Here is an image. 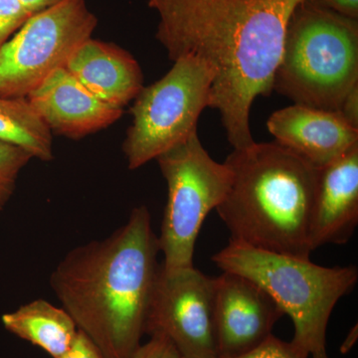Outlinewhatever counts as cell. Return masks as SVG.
<instances>
[{
  "label": "cell",
  "instance_id": "6da1fadb",
  "mask_svg": "<svg viewBox=\"0 0 358 358\" xmlns=\"http://www.w3.org/2000/svg\"><path fill=\"white\" fill-rule=\"evenodd\" d=\"M157 11L155 38L173 62L192 55L214 71L210 108L218 110L233 150L256 143L250 114L270 96L287 26L305 0H147Z\"/></svg>",
  "mask_w": 358,
  "mask_h": 358
},
{
  "label": "cell",
  "instance_id": "7a4b0ae2",
  "mask_svg": "<svg viewBox=\"0 0 358 358\" xmlns=\"http://www.w3.org/2000/svg\"><path fill=\"white\" fill-rule=\"evenodd\" d=\"M147 206L134 207L109 237L68 252L50 275L61 307L106 358H133L160 265Z\"/></svg>",
  "mask_w": 358,
  "mask_h": 358
},
{
  "label": "cell",
  "instance_id": "3957f363",
  "mask_svg": "<svg viewBox=\"0 0 358 358\" xmlns=\"http://www.w3.org/2000/svg\"><path fill=\"white\" fill-rule=\"evenodd\" d=\"M229 192L215 209L231 241L310 258L308 226L319 169L275 141L233 150Z\"/></svg>",
  "mask_w": 358,
  "mask_h": 358
},
{
  "label": "cell",
  "instance_id": "277c9868",
  "mask_svg": "<svg viewBox=\"0 0 358 358\" xmlns=\"http://www.w3.org/2000/svg\"><path fill=\"white\" fill-rule=\"evenodd\" d=\"M222 272L258 285L294 322L292 343L303 355L327 352V329L334 307L358 281L355 266L324 267L310 258L275 253L229 241L212 256Z\"/></svg>",
  "mask_w": 358,
  "mask_h": 358
},
{
  "label": "cell",
  "instance_id": "5b68a950",
  "mask_svg": "<svg viewBox=\"0 0 358 358\" xmlns=\"http://www.w3.org/2000/svg\"><path fill=\"white\" fill-rule=\"evenodd\" d=\"M358 84V20L305 0L285 35L273 92L294 103L338 112Z\"/></svg>",
  "mask_w": 358,
  "mask_h": 358
},
{
  "label": "cell",
  "instance_id": "8992f818",
  "mask_svg": "<svg viewBox=\"0 0 358 358\" xmlns=\"http://www.w3.org/2000/svg\"><path fill=\"white\" fill-rule=\"evenodd\" d=\"M167 185L159 237L162 267L194 266L195 245L205 218L222 203L232 185L230 167L212 159L194 131L157 159Z\"/></svg>",
  "mask_w": 358,
  "mask_h": 358
},
{
  "label": "cell",
  "instance_id": "52a82bcc",
  "mask_svg": "<svg viewBox=\"0 0 358 358\" xmlns=\"http://www.w3.org/2000/svg\"><path fill=\"white\" fill-rule=\"evenodd\" d=\"M214 77L205 61L187 55L174 61L159 81L143 86L134 100L133 124L122 145L129 169L157 159L197 131L200 115L210 108Z\"/></svg>",
  "mask_w": 358,
  "mask_h": 358
},
{
  "label": "cell",
  "instance_id": "ba28073f",
  "mask_svg": "<svg viewBox=\"0 0 358 358\" xmlns=\"http://www.w3.org/2000/svg\"><path fill=\"white\" fill-rule=\"evenodd\" d=\"M96 25L85 0H62L34 14L0 47V96L26 98L53 71L65 67Z\"/></svg>",
  "mask_w": 358,
  "mask_h": 358
},
{
  "label": "cell",
  "instance_id": "9c48e42d",
  "mask_svg": "<svg viewBox=\"0 0 358 358\" xmlns=\"http://www.w3.org/2000/svg\"><path fill=\"white\" fill-rule=\"evenodd\" d=\"M145 334L171 341L179 358H217L214 278L192 267L160 265Z\"/></svg>",
  "mask_w": 358,
  "mask_h": 358
},
{
  "label": "cell",
  "instance_id": "30bf717a",
  "mask_svg": "<svg viewBox=\"0 0 358 358\" xmlns=\"http://www.w3.org/2000/svg\"><path fill=\"white\" fill-rule=\"evenodd\" d=\"M284 315L263 289L243 275L223 272L214 278L217 358L239 357L260 345Z\"/></svg>",
  "mask_w": 358,
  "mask_h": 358
},
{
  "label": "cell",
  "instance_id": "8fae6325",
  "mask_svg": "<svg viewBox=\"0 0 358 358\" xmlns=\"http://www.w3.org/2000/svg\"><path fill=\"white\" fill-rule=\"evenodd\" d=\"M26 98L52 133L70 138L108 128L124 113L96 98L65 67L53 71Z\"/></svg>",
  "mask_w": 358,
  "mask_h": 358
},
{
  "label": "cell",
  "instance_id": "7c38bea8",
  "mask_svg": "<svg viewBox=\"0 0 358 358\" xmlns=\"http://www.w3.org/2000/svg\"><path fill=\"white\" fill-rule=\"evenodd\" d=\"M267 127L275 143L317 169L358 145V129L350 126L341 113L298 103L275 110Z\"/></svg>",
  "mask_w": 358,
  "mask_h": 358
},
{
  "label": "cell",
  "instance_id": "4fadbf2b",
  "mask_svg": "<svg viewBox=\"0 0 358 358\" xmlns=\"http://www.w3.org/2000/svg\"><path fill=\"white\" fill-rule=\"evenodd\" d=\"M358 224V145L317 173L308 244L348 243Z\"/></svg>",
  "mask_w": 358,
  "mask_h": 358
},
{
  "label": "cell",
  "instance_id": "5bb4252c",
  "mask_svg": "<svg viewBox=\"0 0 358 358\" xmlns=\"http://www.w3.org/2000/svg\"><path fill=\"white\" fill-rule=\"evenodd\" d=\"M65 68L96 98L121 109L143 88L138 61L114 43L86 40L73 52Z\"/></svg>",
  "mask_w": 358,
  "mask_h": 358
},
{
  "label": "cell",
  "instance_id": "9a60e30c",
  "mask_svg": "<svg viewBox=\"0 0 358 358\" xmlns=\"http://www.w3.org/2000/svg\"><path fill=\"white\" fill-rule=\"evenodd\" d=\"M9 333L38 346L52 358H60L74 343L79 329L62 307L39 299L29 301L1 317Z\"/></svg>",
  "mask_w": 358,
  "mask_h": 358
},
{
  "label": "cell",
  "instance_id": "2e32d148",
  "mask_svg": "<svg viewBox=\"0 0 358 358\" xmlns=\"http://www.w3.org/2000/svg\"><path fill=\"white\" fill-rule=\"evenodd\" d=\"M0 141L22 148L42 162L54 157L52 131L27 98L0 96Z\"/></svg>",
  "mask_w": 358,
  "mask_h": 358
},
{
  "label": "cell",
  "instance_id": "e0dca14e",
  "mask_svg": "<svg viewBox=\"0 0 358 358\" xmlns=\"http://www.w3.org/2000/svg\"><path fill=\"white\" fill-rule=\"evenodd\" d=\"M32 159L22 148L0 141V213L13 197L21 171Z\"/></svg>",
  "mask_w": 358,
  "mask_h": 358
},
{
  "label": "cell",
  "instance_id": "ac0fdd59",
  "mask_svg": "<svg viewBox=\"0 0 358 358\" xmlns=\"http://www.w3.org/2000/svg\"><path fill=\"white\" fill-rule=\"evenodd\" d=\"M32 16L20 0H0V47Z\"/></svg>",
  "mask_w": 358,
  "mask_h": 358
},
{
  "label": "cell",
  "instance_id": "d6986e66",
  "mask_svg": "<svg viewBox=\"0 0 358 358\" xmlns=\"http://www.w3.org/2000/svg\"><path fill=\"white\" fill-rule=\"evenodd\" d=\"M233 358H308L303 355L292 343L268 336L260 345L250 352Z\"/></svg>",
  "mask_w": 358,
  "mask_h": 358
},
{
  "label": "cell",
  "instance_id": "ffe728a7",
  "mask_svg": "<svg viewBox=\"0 0 358 358\" xmlns=\"http://www.w3.org/2000/svg\"><path fill=\"white\" fill-rule=\"evenodd\" d=\"M133 358H179L171 341L162 336H150L145 345H141Z\"/></svg>",
  "mask_w": 358,
  "mask_h": 358
},
{
  "label": "cell",
  "instance_id": "44dd1931",
  "mask_svg": "<svg viewBox=\"0 0 358 358\" xmlns=\"http://www.w3.org/2000/svg\"><path fill=\"white\" fill-rule=\"evenodd\" d=\"M60 358H106L93 343L79 331L74 343Z\"/></svg>",
  "mask_w": 358,
  "mask_h": 358
},
{
  "label": "cell",
  "instance_id": "7402d4cb",
  "mask_svg": "<svg viewBox=\"0 0 358 358\" xmlns=\"http://www.w3.org/2000/svg\"><path fill=\"white\" fill-rule=\"evenodd\" d=\"M338 112L350 126L358 129V84L346 94Z\"/></svg>",
  "mask_w": 358,
  "mask_h": 358
},
{
  "label": "cell",
  "instance_id": "603a6c76",
  "mask_svg": "<svg viewBox=\"0 0 358 358\" xmlns=\"http://www.w3.org/2000/svg\"><path fill=\"white\" fill-rule=\"evenodd\" d=\"M320 6L334 13L358 20V0H315Z\"/></svg>",
  "mask_w": 358,
  "mask_h": 358
},
{
  "label": "cell",
  "instance_id": "cb8c5ba5",
  "mask_svg": "<svg viewBox=\"0 0 358 358\" xmlns=\"http://www.w3.org/2000/svg\"><path fill=\"white\" fill-rule=\"evenodd\" d=\"M20 1L34 15V14L41 13L44 9L55 6L62 0H20Z\"/></svg>",
  "mask_w": 358,
  "mask_h": 358
},
{
  "label": "cell",
  "instance_id": "d4e9b609",
  "mask_svg": "<svg viewBox=\"0 0 358 358\" xmlns=\"http://www.w3.org/2000/svg\"><path fill=\"white\" fill-rule=\"evenodd\" d=\"M357 338V327L353 329L352 333H350V336L346 338L345 343H343V352H348L350 348H352V345H355V341Z\"/></svg>",
  "mask_w": 358,
  "mask_h": 358
},
{
  "label": "cell",
  "instance_id": "484cf974",
  "mask_svg": "<svg viewBox=\"0 0 358 358\" xmlns=\"http://www.w3.org/2000/svg\"><path fill=\"white\" fill-rule=\"evenodd\" d=\"M313 358H329L327 357V352L320 353V355H313Z\"/></svg>",
  "mask_w": 358,
  "mask_h": 358
}]
</instances>
